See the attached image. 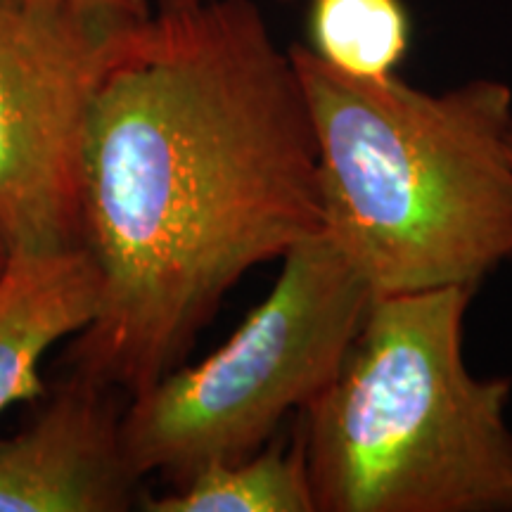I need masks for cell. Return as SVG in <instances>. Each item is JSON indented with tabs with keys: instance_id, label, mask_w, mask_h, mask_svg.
Wrapping results in <instances>:
<instances>
[{
	"instance_id": "11",
	"label": "cell",
	"mask_w": 512,
	"mask_h": 512,
	"mask_svg": "<svg viewBox=\"0 0 512 512\" xmlns=\"http://www.w3.org/2000/svg\"><path fill=\"white\" fill-rule=\"evenodd\" d=\"M8 259H10V249L3 242V238H0V275H3L5 266H8Z\"/></svg>"
},
{
	"instance_id": "3",
	"label": "cell",
	"mask_w": 512,
	"mask_h": 512,
	"mask_svg": "<svg viewBox=\"0 0 512 512\" xmlns=\"http://www.w3.org/2000/svg\"><path fill=\"white\" fill-rule=\"evenodd\" d=\"M477 290L375 297L328 387L299 411L316 512L512 510V380L463 356Z\"/></svg>"
},
{
	"instance_id": "5",
	"label": "cell",
	"mask_w": 512,
	"mask_h": 512,
	"mask_svg": "<svg viewBox=\"0 0 512 512\" xmlns=\"http://www.w3.org/2000/svg\"><path fill=\"white\" fill-rule=\"evenodd\" d=\"M147 0H0V238L83 247V145L107 76L152 22Z\"/></svg>"
},
{
	"instance_id": "7",
	"label": "cell",
	"mask_w": 512,
	"mask_h": 512,
	"mask_svg": "<svg viewBox=\"0 0 512 512\" xmlns=\"http://www.w3.org/2000/svg\"><path fill=\"white\" fill-rule=\"evenodd\" d=\"M100 273L86 247L10 254L0 275V415L41 399V361L98 316Z\"/></svg>"
},
{
	"instance_id": "9",
	"label": "cell",
	"mask_w": 512,
	"mask_h": 512,
	"mask_svg": "<svg viewBox=\"0 0 512 512\" xmlns=\"http://www.w3.org/2000/svg\"><path fill=\"white\" fill-rule=\"evenodd\" d=\"M309 48L354 79L396 76L411 48V15L403 0H309Z\"/></svg>"
},
{
	"instance_id": "2",
	"label": "cell",
	"mask_w": 512,
	"mask_h": 512,
	"mask_svg": "<svg viewBox=\"0 0 512 512\" xmlns=\"http://www.w3.org/2000/svg\"><path fill=\"white\" fill-rule=\"evenodd\" d=\"M290 57L318 147L325 233L373 297L477 285L512 259V88L432 95Z\"/></svg>"
},
{
	"instance_id": "1",
	"label": "cell",
	"mask_w": 512,
	"mask_h": 512,
	"mask_svg": "<svg viewBox=\"0 0 512 512\" xmlns=\"http://www.w3.org/2000/svg\"><path fill=\"white\" fill-rule=\"evenodd\" d=\"M81 216L102 287L74 373L131 399L242 275L325 228L302 81L252 0L155 12L93 105Z\"/></svg>"
},
{
	"instance_id": "6",
	"label": "cell",
	"mask_w": 512,
	"mask_h": 512,
	"mask_svg": "<svg viewBox=\"0 0 512 512\" xmlns=\"http://www.w3.org/2000/svg\"><path fill=\"white\" fill-rule=\"evenodd\" d=\"M114 389L74 373L15 437L0 439V512H124L140 477Z\"/></svg>"
},
{
	"instance_id": "8",
	"label": "cell",
	"mask_w": 512,
	"mask_h": 512,
	"mask_svg": "<svg viewBox=\"0 0 512 512\" xmlns=\"http://www.w3.org/2000/svg\"><path fill=\"white\" fill-rule=\"evenodd\" d=\"M145 510L316 512L302 439H271L252 456L207 465L169 494L147 501Z\"/></svg>"
},
{
	"instance_id": "12",
	"label": "cell",
	"mask_w": 512,
	"mask_h": 512,
	"mask_svg": "<svg viewBox=\"0 0 512 512\" xmlns=\"http://www.w3.org/2000/svg\"><path fill=\"white\" fill-rule=\"evenodd\" d=\"M510 157H512V133H510Z\"/></svg>"
},
{
	"instance_id": "4",
	"label": "cell",
	"mask_w": 512,
	"mask_h": 512,
	"mask_svg": "<svg viewBox=\"0 0 512 512\" xmlns=\"http://www.w3.org/2000/svg\"><path fill=\"white\" fill-rule=\"evenodd\" d=\"M373 299L325 230L292 245L268 297L226 344L133 396L121 420L133 472L176 489L266 446L287 413L328 387Z\"/></svg>"
},
{
	"instance_id": "10",
	"label": "cell",
	"mask_w": 512,
	"mask_h": 512,
	"mask_svg": "<svg viewBox=\"0 0 512 512\" xmlns=\"http://www.w3.org/2000/svg\"><path fill=\"white\" fill-rule=\"evenodd\" d=\"M202 3H207V0H157V10H188ZM285 3H290V0H285Z\"/></svg>"
}]
</instances>
